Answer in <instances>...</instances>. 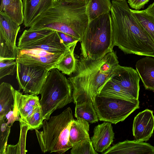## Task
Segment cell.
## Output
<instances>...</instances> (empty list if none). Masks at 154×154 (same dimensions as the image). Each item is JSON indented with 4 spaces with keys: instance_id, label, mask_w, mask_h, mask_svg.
<instances>
[{
    "instance_id": "6da1fadb",
    "label": "cell",
    "mask_w": 154,
    "mask_h": 154,
    "mask_svg": "<svg viewBox=\"0 0 154 154\" xmlns=\"http://www.w3.org/2000/svg\"><path fill=\"white\" fill-rule=\"evenodd\" d=\"M110 11L113 46L127 54L154 57V40L132 14L126 0H112Z\"/></svg>"
},
{
    "instance_id": "7a4b0ae2",
    "label": "cell",
    "mask_w": 154,
    "mask_h": 154,
    "mask_svg": "<svg viewBox=\"0 0 154 154\" xmlns=\"http://www.w3.org/2000/svg\"><path fill=\"white\" fill-rule=\"evenodd\" d=\"M118 59L113 50L97 60L85 58L81 56L78 60L76 70L68 79L72 88L75 104L93 101L119 64Z\"/></svg>"
},
{
    "instance_id": "3957f363",
    "label": "cell",
    "mask_w": 154,
    "mask_h": 154,
    "mask_svg": "<svg viewBox=\"0 0 154 154\" xmlns=\"http://www.w3.org/2000/svg\"><path fill=\"white\" fill-rule=\"evenodd\" d=\"M88 0H59L40 15L29 26L32 30L49 29L63 32L81 42L89 20Z\"/></svg>"
},
{
    "instance_id": "277c9868",
    "label": "cell",
    "mask_w": 154,
    "mask_h": 154,
    "mask_svg": "<svg viewBox=\"0 0 154 154\" xmlns=\"http://www.w3.org/2000/svg\"><path fill=\"white\" fill-rule=\"evenodd\" d=\"M70 107L59 115L43 122L41 131L35 130L42 151L43 153H64L72 147L69 141L70 130L74 120Z\"/></svg>"
},
{
    "instance_id": "5b68a950",
    "label": "cell",
    "mask_w": 154,
    "mask_h": 154,
    "mask_svg": "<svg viewBox=\"0 0 154 154\" xmlns=\"http://www.w3.org/2000/svg\"><path fill=\"white\" fill-rule=\"evenodd\" d=\"M81 45V56L93 60L100 59L113 50L110 13L89 22Z\"/></svg>"
},
{
    "instance_id": "8992f818",
    "label": "cell",
    "mask_w": 154,
    "mask_h": 154,
    "mask_svg": "<svg viewBox=\"0 0 154 154\" xmlns=\"http://www.w3.org/2000/svg\"><path fill=\"white\" fill-rule=\"evenodd\" d=\"M40 94L44 120H48L54 111L73 100L72 89L68 79L56 68L48 72Z\"/></svg>"
},
{
    "instance_id": "52a82bcc",
    "label": "cell",
    "mask_w": 154,
    "mask_h": 154,
    "mask_svg": "<svg viewBox=\"0 0 154 154\" xmlns=\"http://www.w3.org/2000/svg\"><path fill=\"white\" fill-rule=\"evenodd\" d=\"M92 103L98 119L114 124L124 121L140 107L138 99L130 100L97 95Z\"/></svg>"
},
{
    "instance_id": "ba28073f",
    "label": "cell",
    "mask_w": 154,
    "mask_h": 154,
    "mask_svg": "<svg viewBox=\"0 0 154 154\" xmlns=\"http://www.w3.org/2000/svg\"><path fill=\"white\" fill-rule=\"evenodd\" d=\"M17 63L16 77L20 89L25 94H40L49 70L39 66Z\"/></svg>"
},
{
    "instance_id": "9c48e42d",
    "label": "cell",
    "mask_w": 154,
    "mask_h": 154,
    "mask_svg": "<svg viewBox=\"0 0 154 154\" xmlns=\"http://www.w3.org/2000/svg\"><path fill=\"white\" fill-rule=\"evenodd\" d=\"M20 25L0 11V60H16L17 51L16 40Z\"/></svg>"
},
{
    "instance_id": "30bf717a",
    "label": "cell",
    "mask_w": 154,
    "mask_h": 154,
    "mask_svg": "<svg viewBox=\"0 0 154 154\" xmlns=\"http://www.w3.org/2000/svg\"><path fill=\"white\" fill-rule=\"evenodd\" d=\"M66 53H53L37 49H17L15 60L24 65L39 66L49 71L55 68Z\"/></svg>"
},
{
    "instance_id": "8fae6325",
    "label": "cell",
    "mask_w": 154,
    "mask_h": 154,
    "mask_svg": "<svg viewBox=\"0 0 154 154\" xmlns=\"http://www.w3.org/2000/svg\"><path fill=\"white\" fill-rule=\"evenodd\" d=\"M110 78L126 90L134 98L138 99L140 78L136 69L119 64L113 71Z\"/></svg>"
},
{
    "instance_id": "7c38bea8",
    "label": "cell",
    "mask_w": 154,
    "mask_h": 154,
    "mask_svg": "<svg viewBox=\"0 0 154 154\" xmlns=\"http://www.w3.org/2000/svg\"><path fill=\"white\" fill-rule=\"evenodd\" d=\"M39 97L29 94H23L15 90L13 109L15 116L21 119L20 122L26 124L31 118L41 109Z\"/></svg>"
},
{
    "instance_id": "4fadbf2b",
    "label": "cell",
    "mask_w": 154,
    "mask_h": 154,
    "mask_svg": "<svg viewBox=\"0 0 154 154\" xmlns=\"http://www.w3.org/2000/svg\"><path fill=\"white\" fill-rule=\"evenodd\" d=\"M153 111L149 109L139 112L135 117L133 125V135L139 141L148 140L154 130Z\"/></svg>"
},
{
    "instance_id": "5bb4252c",
    "label": "cell",
    "mask_w": 154,
    "mask_h": 154,
    "mask_svg": "<svg viewBox=\"0 0 154 154\" xmlns=\"http://www.w3.org/2000/svg\"><path fill=\"white\" fill-rule=\"evenodd\" d=\"M103 153L154 154V146L143 141L127 140L117 143Z\"/></svg>"
},
{
    "instance_id": "9a60e30c",
    "label": "cell",
    "mask_w": 154,
    "mask_h": 154,
    "mask_svg": "<svg viewBox=\"0 0 154 154\" xmlns=\"http://www.w3.org/2000/svg\"><path fill=\"white\" fill-rule=\"evenodd\" d=\"M93 132L91 138L93 147L96 151L102 152L110 147L114 138L111 123L104 122L96 126Z\"/></svg>"
},
{
    "instance_id": "2e32d148",
    "label": "cell",
    "mask_w": 154,
    "mask_h": 154,
    "mask_svg": "<svg viewBox=\"0 0 154 154\" xmlns=\"http://www.w3.org/2000/svg\"><path fill=\"white\" fill-rule=\"evenodd\" d=\"M23 23L25 27H29L42 14L51 7L54 0H22Z\"/></svg>"
},
{
    "instance_id": "e0dca14e",
    "label": "cell",
    "mask_w": 154,
    "mask_h": 154,
    "mask_svg": "<svg viewBox=\"0 0 154 154\" xmlns=\"http://www.w3.org/2000/svg\"><path fill=\"white\" fill-rule=\"evenodd\" d=\"M69 49L65 45L57 32L55 31L40 40L19 49H37L53 53H66Z\"/></svg>"
},
{
    "instance_id": "ac0fdd59",
    "label": "cell",
    "mask_w": 154,
    "mask_h": 154,
    "mask_svg": "<svg viewBox=\"0 0 154 154\" xmlns=\"http://www.w3.org/2000/svg\"><path fill=\"white\" fill-rule=\"evenodd\" d=\"M135 66L145 89L154 91V57L146 56L138 60Z\"/></svg>"
},
{
    "instance_id": "d6986e66",
    "label": "cell",
    "mask_w": 154,
    "mask_h": 154,
    "mask_svg": "<svg viewBox=\"0 0 154 154\" xmlns=\"http://www.w3.org/2000/svg\"><path fill=\"white\" fill-rule=\"evenodd\" d=\"M15 90L10 84L3 82L0 85V119H5L9 111L14 109Z\"/></svg>"
},
{
    "instance_id": "ffe728a7",
    "label": "cell",
    "mask_w": 154,
    "mask_h": 154,
    "mask_svg": "<svg viewBox=\"0 0 154 154\" xmlns=\"http://www.w3.org/2000/svg\"><path fill=\"white\" fill-rule=\"evenodd\" d=\"M0 11L3 12L20 25L23 23L22 0H1Z\"/></svg>"
},
{
    "instance_id": "44dd1931",
    "label": "cell",
    "mask_w": 154,
    "mask_h": 154,
    "mask_svg": "<svg viewBox=\"0 0 154 154\" xmlns=\"http://www.w3.org/2000/svg\"><path fill=\"white\" fill-rule=\"evenodd\" d=\"M88 122L81 119H77L72 122L69 136V141L72 146L78 142L89 138Z\"/></svg>"
},
{
    "instance_id": "7402d4cb",
    "label": "cell",
    "mask_w": 154,
    "mask_h": 154,
    "mask_svg": "<svg viewBox=\"0 0 154 154\" xmlns=\"http://www.w3.org/2000/svg\"><path fill=\"white\" fill-rule=\"evenodd\" d=\"M112 6L110 0H88L86 13L89 22L102 15L110 13Z\"/></svg>"
},
{
    "instance_id": "603a6c76",
    "label": "cell",
    "mask_w": 154,
    "mask_h": 154,
    "mask_svg": "<svg viewBox=\"0 0 154 154\" xmlns=\"http://www.w3.org/2000/svg\"><path fill=\"white\" fill-rule=\"evenodd\" d=\"M97 95L130 100L135 99L126 90L110 78L104 84Z\"/></svg>"
},
{
    "instance_id": "cb8c5ba5",
    "label": "cell",
    "mask_w": 154,
    "mask_h": 154,
    "mask_svg": "<svg viewBox=\"0 0 154 154\" xmlns=\"http://www.w3.org/2000/svg\"><path fill=\"white\" fill-rule=\"evenodd\" d=\"M55 30L49 29L25 30L18 39L17 49H20L38 41L53 33Z\"/></svg>"
},
{
    "instance_id": "d4e9b609",
    "label": "cell",
    "mask_w": 154,
    "mask_h": 154,
    "mask_svg": "<svg viewBox=\"0 0 154 154\" xmlns=\"http://www.w3.org/2000/svg\"><path fill=\"white\" fill-rule=\"evenodd\" d=\"M76 44L74 45L69 49L55 67V68L63 74L70 75L76 70L78 60L74 54V51Z\"/></svg>"
},
{
    "instance_id": "484cf974",
    "label": "cell",
    "mask_w": 154,
    "mask_h": 154,
    "mask_svg": "<svg viewBox=\"0 0 154 154\" xmlns=\"http://www.w3.org/2000/svg\"><path fill=\"white\" fill-rule=\"evenodd\" d=\"M75 116L77 119H82L91 123H95L98 120L92 102L90 101L75 104Z\"/></svg>"
},
{
    "instance_id": "4316f807",
    "label": "cell",
    "mask_w": 154,
    "mask_h": 154,
    "mask_svg": "<svg viewBox=\"0 0 154 154\" xmlns=\"http://www.w3.org/2000/svg\"><path fill=\"white\" fill-rule=\"evenodd\" d=\"M137 22L154 40V18L144 10L131 9Z\"/></svg>"
},
{
    "instance_id": "83f0119b",
    "label": "cell",
    "mask_w": 154,
    "mask_h": 154,
    "mask_svg": "<svg viewBox=\"0 0 154 154\" xmlns=\"http://www.w3.org/2000/svg\"><path fill=\"white\" fill-rule=\"evenodd\" d=\"M20 138L18 143L16 145H8L7 146L5 154L20 153V147L22 154H26L27 151L26 150L25 143L22 142H26V134L27 131L29 130L28 125L25 123H20Z\"/></svg>"
},
{
    "instance_id": "f1b7e54d",
    "label": "cell",
    "mask_w": 154,
    "mask_h": 154,
    "mask_svg": "<svg viewBox=\"0 0 154 154\" xmlns=\"http://www.w3.org/2000/svg\"><path fill=\"white\" fill-rule=\"evenodd\" d=\"M71 154H98L94 149L90 138L82 140L73 145Z\"/></svg>"
},
{
    "instance_id": "f546056e",
    "label": "cell",
    "mask_w": 154,
    "mask_h": 154,
    "mask_svg": "<svg viewBox=\"0 0 154 154\" xmlns=\"http://www.w3.org/2000/svg\"><path fill=\"white\" fill-rule=\"evenodd\" d=\"M5 119H0V154H5L7 142L10 133L11 126L8 125Z\"/></svg>"
},
{
    "instance_id": "4dcf8cb0",
    "label": "cell",
    "mask_w": 154,
    "mask_h": 154,
    "mask_svg": "<svg viewBox=\"0 0 154 154\" xmlns=\"http://www.w3.org/2000/svg\"><path fill=\"white\" fill-rule=\"evenodd\" d=\"M17 63L16 60L5 59L0 60V79L8 75H13L16 72Z\"/></svg>"
},
{
    "instance_id": "1f68e13d",
    "label": "cell",
    "mask_w": 154,
    "mask_h": 154,
    "mask_svg": "<svg viewBox=\"0 0 154 154\" xmlns=\"http://www.w3.org/2000/svg\"><path fill=\"white\" fill-rule=\"evenodd\" d=\"M57 32L61 39L69 49L79 42L77 38L71 35L63 32Z\"/></svg>"
},
{
    "instance_id": "d6a6232c",
    "label": "cell",
    "mask_w": 154,
    "mask_h": 154,
    "mask_svg": "<svg viewBox=\"0 0 154 154\" xmlns=\"http://www.w3.org/2000/svg\"><path fill=\"white\" fill-rule=\"evenodd\" d=\"M149 0H128V3L130 7L135 9L139 10L143 8L145 4H147Z\"/></svg>"
},
{
    "instance_id": "836d02e7",
    "label": "cell",
    "mask_w": 154,
    "mask_h": 154,
    "mask_svg": "<svg viewBox=\"0 0 154 154\" xmlns=\"http://www.w3.org/2000/svg\"><path fill=\"white\" fill-rule=\"evenodd\" d=\"M6 119V120L7 121L6 122L7 124L11 126L13 123L16 121H18L19 122L21 121V120L17 117L15 115L13 110L9 111L6 115L5 119Z\"/></svg>"
},
{
    "instance_id": "e575fe53",
    "label": "cell",
    "mask_w": 154,
    "mask_h": 154,
    "mask_svg": "<svg viewBox=\"0 0 154 154\" xmlns=\"http://www.w3.org/2000/svg\"><path fill=\"white\" fill-rule=\"evenodd\" d=\"M144 11L154 18V2L149 6Z\"/></svg>"
},
{
    "instance_id": "d590c367",
    "label": "cell",
    "mask_w": 154,
    "mask_h": 154,
    "mask_svg": "<svg viewBox=\"0 0 154 154\" xmlns=\"http://www.w3.org/2000/svg\"><path fill=\"white\" fill-rule=\"evenodd\" d=\"M59 0H54V2H57L59 1Z\"/></svg>"
},
{
    "instance_id": "8d00e7d4",
    "label": "cell",
    "mask_w": 154,
    "mask_h": 154,
    "mask_svg": "<svg viewBox=\"0 0 154 154\" xmlns=\"http://www.w3.org/2000/svg\"></svg>"
}]
</instances>
